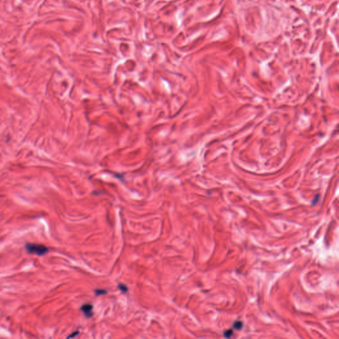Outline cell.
<instances>
[{
  "mask_svg": "<svg viewBox=\"0 0 339 339\" xmlns=\"http://www.w3.org/2000/svg\"><path fill=\"white\" fill-rule=\"evenodd\" d=\"M26 251L30 254H37L38 256H42L48 252L49 249L43 244L28 243L25 246Z\"/></svg>",
  "mask_w": 339,
  "mask_h": 339,
  "instance_id": "obj_1",
  "label": "cell"
},
{
  "mask_svg": "<svg viewBox=\"0 0 339 339\" xmlns=\"http://www.w3.org/2000/svg\"><path fill=\"white\" fill-rule=\"evenodd\" d=\"M81 309L83 311L84 313L86 315V317H90L92 316L93 306L91 304H85L83 306H81Z\"/></svg>",
  "mask_w": 339,
  "mask_h": 339,
  "instance_id": "obj_2",
  "label": "cell"
},
{
  "mask_svg": "<svg viewBox=\"0 0 339 339\" xmlns=\"http://www.w3.org/2000/svg\"><path fill=\"white\" fill-rule=\"evenodd\" d=\"M243 326V323L241 321H236L235 323H234V325H233L234 328H235L236 330L241 329V328H242Z\"/></svg>",
  "mask_w": 339,
  "mask_h": 339,
  "instance_id": "obj_3",
  "label": "cell"
},
{
  "mask_svg": "<svg viewBox=\"0 0 339 339\" xmlns=\"http://www.w3.org/2000/svg\"><path fill=\"white\" fill-rule=\"evenodd\" d=\"M233 334V331L232 330H227L224 333V336L226 338H230Z\"/></svg>",
  "mask_w": 339,
  "mask_h": 339,
  "instance_id": "obj_4",
  "label": "cell"
},
{
  "mask_svg": "<svg viewBox=\"0 0 339 339\" xmlns=\"http://www.w3.org/2000/svg\"><path fill=\"white\" fill-rule=\"evenodd\" d=\"M119 287L120 289L121 290L123 291L126 292V291H127V287H126L125 286H123V285H121V284H120V285L119 286Z\"/></svg>",
  "mask_w": 339,
  "mask_h": 339,
  "instance_id": "obj_5",
  "label": "cell"
},
{
  "mask_svg": "<svg viewBox=\"0 0 339 339\" xmlns=\"http://www.w3.org/2000/svg\"><path fill=\"white\" fill-rule=\"evenodd\" d=\"M96 293L97 295H99V294H106V291H103V290H97L96 291Z\"/></svg>",
  "mask_w": 339,
  "mask_h": 339,
  "instance_id": "obj_6",
  "label": "cell"
},
{
  "mask_svg": "<svg viewBox=\"0 0 339 339\" xmlns=\"http://www.w3.org/2000/svg\"><path fill=\"white\" fill-rule=\"evenodd\" d=\"M78 332H76V333H72V334H71V335H70V336H69V337H68V338H72V337H74V336H76V335H77V334H78Z\"/></svg>",
  "mask_w": 339,
  "mask_h": 339,
  "instance_id": "obj_7",
  "label": "cell"
}]
</instances>
